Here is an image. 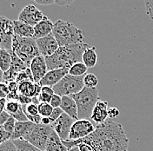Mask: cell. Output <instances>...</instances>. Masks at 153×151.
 <instances>
[{
    "label": "cell",
    "instance_id": "obj_1",
    "mask_svg": "<svg viewBox=\"0 0 153 151\" xmlns=\"http://www.w3.org/2000/svg\"><path fill=\"white\" fill-rule=\"evenodd\" d=\"M78 142L90 144L93 151H129V139L122 124L111 120L97 124L94 132L83 139L64 143L69 150Z\"/></svg>",
    "mask_w": 153,
    "mask_h": 151
},
{
    "label": "cell",
    "instance_id": "obj_2",
    "mask_svg": "<svg viewBox=\"0 0 153 151\" xmlns=\"http://www.w3.org/2000/svg\"><path fill=\"white\" fill-rule=\"evenodd\" d=\"M90 46V44L83 43L59 47L53 55L45 57L48 70L61 68L70 69L74 64L82 62L83 53Z\"/></svg>",
    "mask_w": 153,
    "mask_h": 151
},
{
    "label": "cell",
    "instance_id": "obj_3",
    "mask_svg": "<svg viewBox=\"0 0 153 151\" xmlns=\"http://www.w3.org/2000/svg\"><path fill=\"white\" fill-rule=\"evenodd\" d=\"M52 35L56 38L59 47L83 44L85 40L84 32L81 29L63 19H58L54 23Z\"/></svg>",
    "mask_w": 153,
    "mask_h": 151
},
{
    "label": "cell",
    "instance_id": "obj_4",
    "mask_svg": "<svg viewBox=\"0 0 153 151\" xmlns=\"http://www.w3.org/2000/svg\"><path fill=\"white\" fill-rule=\"evenodd\" d=\"M78 110V119L91 120L92 111L97 103L100 100L97 88H85L78 93L72 95Z\"/></svg>",
    "mask_w": 153,
    "mask_h": 151
},
{
    "label": "cell",
    "instance_id": "obj_5",
    "mask_svg": "<svg viewBox=\"0 0 153 151\" xmlns=\"http://www.w3.org/2000/svg\"><path fill=\"white\" fill-rule=\"evenodd\" d=\"M12 52L30 67L31 61L40 56L37 42L32 38H22L14 35L12 38Z\"/></svg>",
    "mask_w": 153,
    "mask_h": 151
},
{
    "label": "cell",
    "instance_id": "obj_6",
    "mask_svg": "<svg viewBox=\"0 0 153 151\" xmlns=\"http://www.w3.org/2000/svg\"><path fill=\"white\" fill-rule=\"evenodd\" d=\"M84 78L85 76H74L68 74L59 83L52 87L54 93L60 96H65L80 92L85 88Z\"/></svg>",
    "mask_w": 153,
    "mask_h": 151
},
{
    "label": "cell",
    "instance_id": "obj_7",
    "mask_svg": "<svg viewBox=\"0 0 153 151\" xmlns=\"http://www.w3.org/2000/svg\"><path fill=\"white\" fill-rule=\"evenodd\" d=\"M53 131L51 125L35 124L24 140L29 142L33 146L45 151L50 135Z\"/></svg>",
    "mask_w": 153,
    "mask_h": 151
},
{
    "label": "cell",
    "instance_id": "obj_8",
    "mask_svg": "<svg viewBox=\"0 0 153 151\" xmlns=\"http://www.w3.org/2000/svg\"><path fill=\"white\" fill-rule=\"evenodd\" d=\"M96 126L89 119H78L76 120L71 126L69 140L76 141L83 139L94 132Z\"/></svg>",
    "mask_w": 153,
    "mask_h": 151
},
{
    "label": "cell",
    "instance_id": "obj_9",
    "mask_svg": "<svg viewBox=\"0 0 153 151\" xmlns=\"http://www.w3.org/2000/svg\"><path fill=\"white\" fill-rule=\"evenodd\" d=\"M14 36L13 21L0 16V44L1 47L12 51V38Z\"/></svg>",
    "mask_w": 153,
    "mask_h": 151
},
{
    "label": "cell",
    "instance_id": "obj_10",
    "mask_svg": "<svg viewBox=\"0 0 153 151\" xmlns=\"http://www.w3.org/2000/svg\"><path fill=\"white\" fill-rule=\"evenodd\" d=\"M76 120L72 119L70 115H68L66 113L64 112L57 121H55L51 124V127L53 130L57 133V135L60 137V139L63 142H65L69 140L70 131L72 124Z\"/></svg>",
    "mask_w": 153,
    "mask_h": 151
},
{
    "label": "cell",
    "instance_id": "obj_11",
    "mask_svg": "<svg viewBox=\"0 0 153 151\" xmlns=\"http://www.w3.org/2000/svg\"><path fill=\"white\" fill-rule=\"evenodd\" d=\"M44 17H45L44 13L40 10L38 9L35 5L29 4L20 11L19 15V20L34 27L44 19Z\"/></svg>",
    "mask_w": 153,
    "mask_h": 151
},
{
    "label": "cell",
    "instance_id": "obj_12",
    "mask_svg": "<svg viewBox=\"0 0 153 151\" xmlns=\"http://www.w3.org/2000/svg\"><path fill=\"white\" fill-rule=\"evenodd\" d=\"M36 42L40 55L45 57L53 55L59 48L57 40L52 34L48 35L45 38L37 39Z\"/></svg>",
    "mask_w": 153,
    "mask_h": 151
},
{
    "label": "cell",
    "instance_id": "obj_13",
    "mask_svg": "<svg viewBox=\"0 0 153 151\" xmlns=\"http://www.w3.org/2000/svg\"><path fill=\"white\" fill-rule=\"evenodd\" d=\"M29 68L30 69V71L33 76L34 83L36 84H39V82L48 72V67L45 58L41 55L35 57L31 61Z\"/></svg>",
    "mask_w": 153,
    "mask_h": 151
},
{
    "label": "cell",
    "instance_id": "obj_14",
    "mask_svg": "<svg viewBox=\"0 0 153 151\" xmlns=\"http://www.w3.org/2000/svg\"><path fill=\"white\" fill-rule=\"evenodd\" d=\"M68 74H69L68 68H61V69L48 70V72L43 77V79L39 82V84L41 86L53 87Z\"/></svg>",
    "mask_w": 153,
    "mask_h": 151
},
{
    "label": "cell",
    "instance_id": "obj_15",
    "mask_svg": "<svg viewBox=\"0 0 153 151\" xmlns=\"http://www.w3.org/2000/svg\"><path fill=\"white\" fill-rule=\"evenodd\" d=\"M53 27H54V23H52L51 19H48V17L45 16L44 19L34 26L33 38L37 40L52 34Z\"/></svg>",
    "mask_w": 153,
    "mask_h": 151
},
{
    "label": "cell",
    "instance_id": "obj_16",
    "mask_svg": "<svg viewBox=\"0 0 153 151\" xmlns=\"http://www.w3.org/2000/svg\"><path fill=\"white\" fill-rule=\"evenodd\" d=\"M108 109H109L108 102L99 100L94 107L91 120H92L96 123V125L106 122L107 118L109 117L108 116Z\"/></svg>",
    "mask_w": 153,
    "mask_h": 151
},
{
    "label": "cell",
    "instance_id": "obj_17",
    "mask_svg": "<svg viewBox=\"0 0 153 151\" xmlns=\"http://www.w3.org/2000/svg\"><path fill=\"white\" fill-rule=\"evenodd\" d=\"M60 108L63 110L65 113L70 115L72 119L78 120V110L75 100L71 97V95L62 96V103Z\"/></svg>",
    "mask_w": 153,
    "mask_h": 151
},
{
    "label": "cell",
    "instance_id": "obj_18",
    "mask_svg": "<svg viewBox=\"0 0 153 151\" xmlns=\"http://www.w3.org/2000/svg\"><path fill=\"white\" fill-rule=\"evenodd\" d=\"M42 86L39 84H36L34 82L25 81L19 84V94L26 95L29 97L38 96L41 92Z\"/></svg>",
    "mask_w": 153,
    "mask_h": 151
},
{
    "label": "cell",
    "instance_id": "obj_19",
    "mask_svg": "<svg viewBox=\"0 0 153 151\" xmlns=\"http://www.w3.org/2000/svg\"><path fill=\"white\" fill-rule=\"evenodd\" d=\"M35 123L31 122H16L14 133L10 137V140L25 139V137L29 134L30 130L33 128Z\"/></svg>",
    "mask_w": 153,
    "mask_h": 151
},
{
    "label": "cell",
    "instance_id": "obj_20",
    "mask_svg": "<svg viewBox=\"0 0 153 151\" xmlns=\"http://www.w3.org/2000/svg\"><path fill=\"white\" fill-rule=\"evenodd\" d=\"M14 35L22 38H32L34 37V27L21 21L14 20Z\"/></svg>",
    "mask_w": 153,
    "mask_h": 151
},
{
    "label": "cell",
    "instance_id": "obj_21",
    "mask_svg": "<svg viewBox=\"0 0 153 151\" xmlns=\"http://www.w3.org/2000/svg\"><path fill=\"white\" fill-rule=\"evenodd\" d=\"M45 151H68V149L57 133L53 130L50 135Z\"/></svg>",
    "mask_w": 153,
    "mask_h": 151
},
{
    "label": "cell",
    "instance_id": "obj_22",
    "mask_svg": "<svg viewBox=\"0 0 153 151\" xmlns=\"http://www.w3.org/2000/svg\"><path fill=\"white\" fill-rule=\"evenodd\" d=\"M97 55L96 52V47L90 46L87 48L83 53L82 62L89 69V68L95 67L97 64Z\"/></svg>",
    "mask_w": 153,
    "mask_h": 151
},
{
    "label": "cell",
    "instance_id": "obj_23",
    "mask_svg": "<svg viewBox=\"0 0 153 151\" xmlns=\"http://www.w3.org/2000/svg\"><path fill=\"white\" fill-rule=\"evenodd\" d=\"M11 51L4 50L3 48L0 49V70L4 72L7 71L11 65Z\"/></svg>",
    "mask_w": 153,
    "mask_h": 151
},
{
    "label": "cell",
    "instance_id": "obj_24",
    "mask_svg": "<svg viewBox=\"0 0 153 151\" xmlns=\"http://www.w3.org/2000/svg\"><path fill=\"white\" fill-rule=\"evenodd\" d=\"M11 57H12V60H11V65H10V70H13L14 72L16 73H19V72H22L24 70H25L27 68H29L20 58H19L14 52L11 51Z\"/></svg>",
    "mask_w": 153,
    "mask_h": 151
},
{
    "label": "cell",
    "instance_id": "obj_25",
    "mask_svg": "<svg viewBox=\"0 0 153 151\" xmlns=\"http://www.w3.org/2000/svg\"><path fill=\"white\" fill-rule=\"evenodd\" d=\"M88 70V68L86 67V65L83 63H76L74 64L69 69V74L74 76H85Z\"/></svg>",
    "mask_w": 153,
    "mask_h": 151
},
{
    "label": "cell",
    "instance_id": "obj_26",
    "mask_svg": "<svg viewBox=\"0 0 153 151\" xmlns=\"http://www.w3.org/2000/svg\"><path fill=\"white\" fill-rule=\"evenodd\" d=\"M12 141L16 145L19 151H43L24 139H17V140H12Z\"/></svg>",
    "mask_w": 153,
    "mask_h": 151
},
{
    "label": "cell",
    "instance_id": "obj_27",
    "mask_svg": "<svg viewBox=\"0 0 153 151\" xmlns=\"http://www.w3.org/2000/svg\"><path fill=\"white\" fill-rule=\"evenodd\" d=\"M21 106H22V104H20L19 101L7 100L6 105H5V111L7 113H9L10 115H12L19 110Z\"/></svg>",
    "mask_w": 153,
    "mask_h": 151
},
{
    "label": "cell",
    "instance_id": "obj_28",
    "mask_svg": "<svg viewBox=\"0 0 153 151\" xmlns=\"http://www.w3.org/2000/svg\"><path fill=\"white\" fill-rule=\"evenodd\" d=\"M98 82L99 81H98V78L97 77V76L92 73H87L85 76L84 83H85V86L87 88H97Z\"/></svg>",
    "mask_w": 153,
    "mask_h": 151
},
{
    "label": "cell",
    "instance_id": "obj_29",
    "mask_svg": "<svg viewBox=\"0 0 153 151\" xmlns=\"http://www.w3.org/2000/svg\"><path fill=\"white\" fill-rule=\"evenodd\" d=\"M25 81H30V82H34L33 80V76L32 73L30 71V69L27 68L25 70L22 71V72H19V75L16 78V82L18 84H20L22 82H25Z\"/></svg>",
    "mask_w": 153,
    "mask_h": 151
},
{
    "label": "cell",
    "instance_id": "obj_30",
    "mask_svg": "<svg viewBox=\"0 0 153 151\" xmlns=\"http://www.w3.org/2000/svg\"><path fill=\"white\" fill-rule=\"evenodd\" d=\"M54 108L50 104L40 103L38 104V112L43 117H50Z\"/></svg>",
    "mask_w": 153,
    "mask_h": 151
},
{
    "label": "cell",
    "instance_id": "obj_31",
    "mask_svg": "<svg viewBox=\"0 0 153 151\" xmlns=\"http://www.w3.org/2000/svg\"><path fill=\"white\" fill-rule=\"evenodd\" d=\"M16 119L14 117H12L10 115V117L9 118V120L3 125L4 130H5V132L7 133L8 135H10V136L11 137V135L14 133V130H15V125H16Z\"/></svg>",
    "mask_w": 153,
    "mask_h": 151
},
{
    "label": "cell",
    "instance_id": "obj_32",
    "mask_svg": "<svg viewBox=\"0 0 153 151\" xmlns=\"http://www.w3.org/2000/svg\"><path fill=\"white\" fill-rule=\"evenodd\" d=\"M23 110L26 116L28 115H37L39 114L38 112V105L35 104H30L27 105H22Z\"/></svg>",
    "mask_w": 153,
    "mask_h": 151
},
{
    "label": "cell",
    "instance_id": "obj_33",
    "mask_svg": "<svg viewBox=\"0 0 153 151\" xmlns=\"http://www.w3.org/2000/svg\"><path fill=\"white\" fill-rule=\"evenodd\" d=\"M0 151H19L12 140H8L0 144Z\"/></svg>",
    "mask_w": 153,
    "mask_h": 151
},
{
    "label": "cell",
    "instance_id": "obj_34",
    "mask_svg": "<svg viewBox=\"0 0 153 151\" xmlns=\"http://www.w3.org/2000/svg\"><path fill=\"white\" fill-rule=\"evenodd\" d=\"M11 116L14 117L17 122H28L29 121L26 115L25 114V111L23 110V106H21L19 110L14 115H12Z\"/></svg>",
    "mask_w": 153,
    "mask_h": 151
},
{
    "label": "cell",
    "instance_id": "obj_35",
    "mask_svg": "<svg viewBox=\"0 0 153 151\" xmlns=\"http://www.w3.org/2000/svg\"><path fill=\"white\" fill-rule=\"evenodd\" d=\"M9 95V89L8 84L4 82L0 83V99H6Z\"/></svg>",
    "mask_w": 153,
    "mask_h": 151
},
{
    "label": "cell",
    "instance_id": "obj_36",
    "mask_svg": "<svg viewBox=\"0 0 153 151\" xmlns=\"http://www.w3.org/2000/svg\"><path fill=\"white\" fill-rule=\"evenodd\" d=\"M146 13L153 21V0H144Z\"/></svg>",
    "mask_w": 153,
    "mask_h": 151
},
{
    "label": "cell",
    "instance_id": "obj_37",
    "mask_svg": "<svg viewBox=\"0 0 153 151\" xmlns=\"http://www.w3.org/2000/svg\"><path fill=\"white\" fill-rule=\"evenodd\" d=\"M63 113H64V111H63V110H62L60 107H59V108H55V109L53 110L51 115V116H50V119H51V124L54 123L55 121H57V119L60 117V115Z\"/></svg>",
    "mask_w": 153,
    "mask_h": 151
},
{
    "label": "cell",
    "instance_id": "obj_38",
    "mask_svg": "<svg viewBox=\"0 0 153 151\" xmlns=\"http://www.w3.org/2000/svg\"><path fill=\"white\" fill-rule=\"evenodd\" d=\"M62 103V96L54 94L51 97V100L50 102V104L55 109V108H59Z\"/></svg>",
    "mask_w": 153,
    "mask_h": 151
},
{
    "label": "cell",
    "instance_id": "obj_39",
    "mask_svg": "<svg viewBox=\"0 0 153 151\" xmlns=\"http://www.w3.org/2000/svg\"><path fill=\"white\" fill-rule=\"evenodd\" d=\"M53 95L45 93V92H40V94L38 95V99L40 101V103H45V104H50L51 97Z\"/></svg>",
    "mask_w": 153,
    "mask_h": 151
},
{
    "label": "cell",
    "instance_id": "obj_40",
    "mask_svg": "<svg viewBox=\"0 0 153 151\" xmlns=\"http://www.w3.org/2000/svg\"><path fill=\"white\" fill-rule=\"evenodd\" d=\"M120 115V110L116 107H111L108 109V116L111 119L117 117Z\"/></svg>",
    "mask_w": 153,
    "mask_h": 151
},
{
    "label": "cell",
    "instance_id": "obj_41",
    "mask_svg": "<svg viewBox=\"0 0 153 151\" xmlns=\"http://www.w3.org/2000/svg\"><path fill=\"white\" fill-rule=\"evenodd\" d=\"M19 102L22 105H27V104H32L33 103V99H32V97H29V96L20 94L19 95Z\"/></svg>",
    "mask_w": 153,
    "mask_h": 151
},
{
    "label": "cell",
    "instance_id": "obj_42",
    "mask_svg": "<svg viewBox=\"0 0 153 151\" xmlns=\"http://www.w3.org/2000/svg\"><path fill=\"white\" fill-rule=\"evenodd\" d=\"M75 146L78 147L79 151H93V149L91 148V146L85 142H78V143L75 144Z\"/></svg>",
    "mask_w": 153,
    "mask_h": 151
},
{
    "label": "cell",
    "instance_id": "obj_43",
    "mask_svg": "<svg viewBox=\"0 0 153 151\" xmlns=\"http://www.w3.org/2000/svg\"><path fill=\"white\" fill-rule=\"evenodd\" d=\"M10 139V135H8L7 133L5 132V130H4L3 126L0 127V144L3 143V142H6Z\"/></svg>",
    "mask_w": 153,
    "mask_h": 151
},
{
    "label": "cell",
    "instance_id": "obj_44",
    "mask_svg": "<svg viewBox=\"0 0 153 151\" xmlns=\"http://www.w3.org/2000/svg\"><path fill=\"white\" fill-rule=\"evenodd\" d=\"M10 117V115L9 113H7L5 110L1 114V115H0V127L3 126L4 123H6V122L9 120Z\"/></svg>",
    "mask_w": 153,
    "mask_h": 151
},
{
    "label": "cell",
    "instance_id": "obj_45",
    "mask_svg": "<svg viewBox=\"0 0 153 151\" xmlns=\"http://www.w3.org/2000/svg\"><path fill=\"white\" fill-rule=\"evenodd\" d=\"M74 1H76V0H56L55 4L59 5V6H68V5L71 4Z\"/></svg>",
    "mask_w": 153,
    "mask_h": 151
},
{
    "label": "cell",
    "instance_id": "obj_46",
    "mask_svg": "<svg viewBox=\"0 0 153 151\" xmlns=\"http://www.w3.org/2000/svg\"><path fill=\"white\" fill-rule=\"evenodd\" d=\"M39 5H51L56 3V0H33Z\"/></svg>",
    "mask_w": 153,
    "mask_h": 151
},
{
    "label": "cell",
    "instance_id": "obj_47",
    "mask_svg": "<svg viewBox=\"0 0 153 151\" xmlns=\"http://www.w3.org/2000/svg\"><path fill=\"white\" fill-rule=\"evenodd\" d=\"M6 102H7V99H0V115L3 113L4 110H5V105H6Z\"/></svg>",
    "mask_w": 153,
    "mask_h": 151
},
{
    "label": "cell",
    "instance_id": "obj_48",
    "mask_svg": "<svg viewBox=\"0 0 153 151\" xmlns=\"http://www.w3.org/2000/svg\"><path fill=\"white\" fill-rule=\"evenodd\" d=\"M41 124H44V125H51V121L50 117H42Z\"/></svg>",
    "mask_w": 153,
    "mask_h": 151
},
{
    "label": "cell",
    "instance_id": "obj_49",
    "mask_svg": "<svg viewBox=\"0 0 153 151\" xmlns=\"http://www.w3.org/2000/svg\"><path fill=\"white\" fill-rule=\"evenodd\" d=\"M1 82H4V71L0 70V83Z\"/></svg>",
    "mask_w": 153,
    "mask_h": 151
},
{
    "label": "cell",
    "instance_id": "obj_50",
    "mask_svg": "<svg viewBox=\"0 0 153 151\" xmlns=\"http://www.w3.org/2000/svg\"><path fill=\"white\" fill-rule=\"evenodd\" d=\"M68 151H79V150H78V147L77 146H75V147H73L72 149L69 150Z\"/></svg>",
    "mask_w": 153,
    "mask_h": 151
},
{
    "label": "cell",
    "instance_id": "obj_51",
    "mask_svg": "<svg viewBox=\"0 0 153 151\" xmlns=\"http://www.w3.org/2000/svg\"><path fill=\"white\" fill-rule=\"evenodd\" d=\"M1 48H2V47H1V44H0V49H1Z\"/></svg>",
    "mask_w": 153,
    "mask_h": 151
}]
</instances>
